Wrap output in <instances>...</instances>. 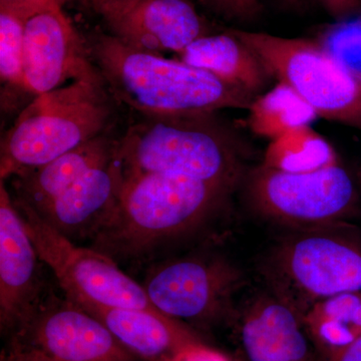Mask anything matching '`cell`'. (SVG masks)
Segmentation results:
<instances>
[{
    "instance_id": "cell-1",
    "label": "cell",
    "mask_w": 361,
    "mask_h": 361,
    "mask_svg": "<svg viewBox=\"0 0 361 361\" xmlns=\"http://www.w3.org/2000/svg\"><path fill=\"white\" fill-rule=\"evenodd\" d=\"M89 51L111 96L145 116L213 115L253 102L209 71L137 51L111 35L94 37Z\"/></svg>"
},
{
    "instance_id": "cell-2",
    "label": "cell",
    "mask_w": 361,
    "mask_h": 361,
    "mask_svg": "<svg viewBox=\"0 0 361 361\" xmlns=\"http://www.w3.org/2000/svg\"><path fill=\"white\" fill-rule=\"evenodd\" d=\"M230 191L184 176L125 175L113 216L94 238L96 250L110 257L149 252L200 225Z\"/></svg>"
},
{
    "instance_id": "cell-3",
    "label": "cell",
    "mask_w": 361,
    "mask_h": 361,
    "mask_svg": "<svg viewBox=\"0 0 361 361\" xmlns=\"http://www.w3.org/2000/svg\"><path fill=\"white\" fill-rule=\"evenodd\" d=\"M103 77L35 96L2 137L0 180L44 166L103 135L111 115Z\"/></svg>"
},
{
    "instance_id": "cell-4",
    "label": "cell",
    "mask_w": 361,
    "mask_h": 361,
    "mask_svg": "<svg viewBox=\"0 0 361 361\" xmlns=\"http://www.w3.org/2000/svg\"><path fill=\"white\" fill-rule=\"evenodd\" d=\"M212 116H145L116 142L114 158L125 175L165 173L232 189L238 149Z\"/></svg>"
},
{
    "instance_id": "cell-5",
    "label": "cell",
    "mask_w": 361,
    "mask_h": 361,
    "mask_svg": "<svg viewBox=\"0 0 361 361\" xmlns=\"http://www.w3.org/2000/svg\"><path fill=\"white\" fill-rule=\"evenodd\" d=\"M230 30L254 52L269 77L295 90L318 116L361 130V80L318 40Z\"/></svg>"
},
{
    "instance_id": "cell-6",
    "label": "cell",
    "mask_w": 361,
    "mask_h": 361,
    "mask_svg": "<svg viewBox=\"0 0 361 361\" xmlns=\"http://www.w3.org/2000/svg\"><path fill=\"white\" fill-rule=\"evenodd\" d=\"M13 202L40 261L51 268L68 300L160 312L144 286L125 274L110 256L78 246L30 204L18 199Z\"/></svg>"
},
{
    "instance_id": "cell-7",
    "label": "cell",
    "mask_w": 361,
    "mask_h": 361,
    "mask_svg": "<svg viewBox=\"0 0 361 361\" xmlns=\"http://www.w3.org/2000/svg\"><path fill=\"white\" fill-rule=\"evenodd\" d=\"M249 193L271 217L302 224L339 219L356 201L353 180L339 161L300 171L278 170L262 164L252 172Z\"/></svg>"
},
{
    "instance_id": "cell-8",
    "label": "cell",
    "mask_w": 361,
    "mask_h": 361,
    "mask_svg": "<svg viewBox=\"0 0 361 361\" xmlns=\"http://www.w3.org/2000/svg\"><path fill=\"white\" fill-rule=\"evenodd\" d=\"M280 298L301 314L322 299L361 291V249L329 233L286 242L275 257Z\"/></svg>"
},
{
    "instance_id": "cell-9",
    "label": "cell",
    "mask_w": 361,
    "mask_h": 361,
    "mask_svg": "<svg viewBox=\"0 0 361 361\" xmlns=\"http://www.w3.org/2000/svg\"><path fill=\"white\" fill-rule=\"evenodd\" d=\"M111 35L137 51L182 54L210 35L207 21L190 0H90Z\"/></svg>"
},
{
    "instance_id": "cell-10",
    "label": "cell",
    "mask_w": 361,
    "mask_h": 361,
    "mask_svg": "<svg viewBox=\"0 0 361 361\" xmlns=\"http://www.w3.org/2000/svg\"><path fill=\"white\" fill-rule=\"evenodd\" d=\"M236 282L231 268L219 261L186 258L159 266L144 288L163 314L197 322L220 314Z\"/></svg>"
},
{
    "instance_id": "cell-11",
    "label": "cell",
    "mask_w": 361,
    "mask_h": 361,
    "mask_svg": "<svg viewBox=\"0 0 361 361\" xmlns=\"http://www.w3.org/2000/svg\"><path fill=\"white\" fill-rule=\"evenodd\" d=\"M101 75L89 49L63 9L32 16L25 25V78L28 92L39 96L66 80Z\"/></svg>"
},
{
    "instance_id": "cell-12",
    "label": "cell",
    "mask_w": 361,
    "mask_h": 361,
    "mask_svg": "<svg viewBox=\"0 0 361 361\" xmlns=\"http://www.w3.org/2000/svg\"><path fill=\"white\" fill-rule=\"evenodd\" d=\"M23 327L30 346L54 361H135L103 323L68 299L37 308Z\"/></svg>"
},
{
    "instance_id": "cell-13",
    "label": "cell",
    "mask_w": 361,
    "mask_h": 361,
    "mask_svg": "<svg viewBox=\"0 0 361 361\" xmlns=\"http://www.w3.org/2000/svg\"><path fill=\"white\" fill-rule=\"evenodd\" d=\"M40 260L4 180H0V320L25 326L39 307Z\"/></svg>"
},
{
    "instance_id": "cell-14",
    "label": "cell",
    "mask_w": 361,
    "mask_h": 361,
    "mask_svg": "<svg viewBox=\"0 0 361 361\" xmlns=\"http://www.w3.org/2000/svg\"><path fill=\"white\" fill-rule=\"evenodd\" d=\"M123 180V168L113 157L109 163L90 170L54 200L32 207L71 241L77 237L94 238L113 216Z\"/></svg>"
},
{
    "instance_id": "cell-15",
    "label": "cell",
    "mask_w": 361,
    "mask_h": 361,
    "mask_svg": "<svg viewBox=\"0 0 361 361\" xmlns=\"http://www.w3.org/2000/svg\"><path fill=\"white\" fill-rule=\"evenodd\" d=\"M240 343L245 361H323L302 314L279 296L249 308L240 326Z\"/></svg>"
},
{
    "instance_id": "cell-16",
    "label": "cell",
    "mask_w": 361,
    "mask_h": 361,
    "mask_svg": "<svg viewBox=\"0 0 361 361\" xmlns=\"http://www.w3.org/2000/svg\"><path fill=\"white\" fill-rule=\"evenodd\" d=\"M77 305L103 323L130 353L148 361H167L187 344L198 341L178 320L161 312L94 303Z\"/></svg>"
},
{
    "instance_id": "cell-17",
    "label": "cell",
    "mask_w": 361,
    "mask_h": 361,
    "mask_svg": "<svg viewBox=\"0 0 361 361\" xmlns=\"http://www.w3.org/2000/svg\"><path fill=\"white\" fill-rule=\"evenodd\" d=\"M115 145L101 135L44 166L18 175L16 199L32 207L54 200L90 170L109 163Z\"/></svg>"
},
{
    "instance_id": "cell-18",
    "label": "cell",
    "mask_w": 361,
    "mask_h": 361,
    "mask_svg": "<svg viewBox=\"0 0 361 361\" xmlns=\"http://www.w3.org/2000/svg\"><path fill=\"white\" fill-rule=\"evenodd\" d=\"M180 56L188 65L209 71L251 97L264 89L269 77L257 56L231 30L204 35Z\"/></svg>"
},
{
    "instance_id": "cell-19",
    "label": "cell",
    "mask_w": 361,
    "mask_h": 361,
    "mask_svg": "<svg viewBox=\"0 0 361 361\" xmlns=\"http://www.w3.org/2000/svg\"><path fill=\"white\" fill-rule=\"evenodd\" d=\"M302 316L323 361L329 360L361 337V291L322 299Z\"/></svg>"
},
{
    "instance_id": "cell-20",
    "label": "cell",
    "mask_w": 361,
    "mask_h": 361,
    "mask_svg": "<svg viewBox=\"0 0 361 361\" xmlns=\"http://www.w3.org/2000/svg\"><path fill=\"white\" fill-rule=\"evenodd\" d=\"M248 110L252 132L270 141L289 130L310 126L318 118L310 104L281 82L253 99Z\"/></svg>"
},
{
    "instance_id": "cell-21",
    "label": "cell",
    "mask_w": 361,
    "mask_h": 361,
    "mask_svg": "<svg viewBox=\"0 0 361 361\" xmlns=\"http://www.w3.org/2000/svg\"><path fill=\"white\" fill-rule=\"evenodd\" d=\"M336 151L310 126L297 128L270 141L263 165L283 171L313 170L336 163Z\"/></svg>"
},
{
    "instance_id": "cell-22",
    "label": "cell",
    "mask_w": 361,
    "mask_h": 361,
    "mask_svg": "<svg viewBox=\"0 0 361 361\" xmlns=\"http://www.w3.org/2000/svg\"><path fill=\"white\" fill-rule=\"evenodd\" d=\"M25 21L13 14L0 11V77L2 84L21 90L25 78Z\"/></svg>"
},
{
    "instance_id": "cell-23",
    "label": "cell",
    "mask_w": 361,
    "mask_h": 361,
    "mask_svg": "<svg viewBox=\"0 0 361 361\" xmlns=\"http://www.w3.org/2000/svg\"><path fill=\"white\" fill-rule=\"evenodd\" d=\"M331 58L361 80V27H339L318 40Z\"/></svg>"
},
{
    "instance_id": "cell-24",
    "label": "cell",
    "mask_w": 361,
    "mask_h": 361,
    "mask_svg": "<svg viewBox=\"0 0 361 361\" xmlns=\"http://www.w3.org/2000/svg\"><path fill=\"white\" fill-rule=\"evenodd\" d=\"M211 11L228 20H252L262 13L259 0H200Z\"/></svg>"
},
{
    "instance_id": "cell-25",
    "label": "cell",
    "mask_w": 361,
    "mask_h": 361,
    "mask_svg": "<svg viewBox=\"0 0 361 361\" xmlns=\"http://www.w3.org/2000/svg\"><path fill=\"white\" fill-rule=\"evenodd\" d=\"M61 0H0V11H6L25 21L37 14L61 8Z\"/></svg>"
},
{
    "instance_id": "cell-26",
    "label": "cell",
    "mask_w": 361,
    "mask_h": 361,
    "mask_svg": "<svg viewBox=\"0 0 361 361\" xmlns=\"http://www.w3.org/2000/svg\"><path fill=\"white\" fill-rule=\"evenodd\" d=\"M167 361H230L227 356L196 341L178 350Z\"/></svg>"
},
{
    "instance_id": "cell-27",
    "label": "cell",
    "mask_w": 361,
    "mask_h": 361,
    "mask_svg": "<svg viewBox=\"0 0 361 361\" xmlns=\"http://www.w3.org/2000/svg\"><path fill=\"white\" fill-rule=\"evenodd\" d=\"M325 8L336 20H343L357 11L361 0H322Z\"/></svg>"
},
{
    "instance_id": "cell-28",
    "label": "cell",
    "mask_w": 361,
    "mask_h": 361,
    "mask_svg": "<svg viewBox=\"0 0 361 361\" xmlns=\"http://www.w3.org/2000/svg\"><path fill=\"white\" fill-rule=\"evenodd\" d=\"M1 361H54L32 346H16L11 353L2 355Z\"/></svg>"
},
{
    "instance_id": "cell-29",
    "label": "cell",
    "mask_w": 361,
    "mask_h": 361,
    "mask_svg": "<svg viewBox=\"0 0 361 361\" xmlns=\"http://www.w3.org/2000/svg\"><path fill=\"white\" fill-rule=\"evenodd\" d=\"M325 361H361V337L341 353Z\"/></svg>"
},
{
    "instance_id": "cell-30",
    "label": "cell",
    "mask_w": 361,
    "mask_h": 361,
    "mask_svg": "<svg viewBox=\"0 0 361 361\" xmlns=\"http://www.w3.org/2000/svg\"><path fill=\"white\" fill-rule=\"evenodd\" d=\"M284 1L290 4H302L304 0H284Z\"/></svg>"
},
{
    "instance_id": "cell-31",
    "label": "cell",
    "mask_w": 361,
    "mask_h": 361,
    "mask_svg": "<svg viewBox=\"0 0 361 361\" xmlns=\"http://www.w3.org/2000/svg\"><path fill=\"white\" fill-rule=\"evenodd\" d=\"M82 1L85 2V4H87V2H89V1H90V0H82Z\"/></svg>"
},
{
    "instance_id": "cell-32",
    "label": "cell",
    "mask_w": 361,
    "mask_h": 361,
    "mask_svg": "<svg viewBox=\"0 0 361 361\" xmlns=\"http://www.w3.org/2000/svg\"><path fill=\"white\" fill-rule=\"evenodd\" d=\"M63 1V4H65L66 1H68V0H61Z\"/></svg>"
}]
</instances>
